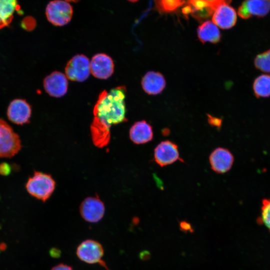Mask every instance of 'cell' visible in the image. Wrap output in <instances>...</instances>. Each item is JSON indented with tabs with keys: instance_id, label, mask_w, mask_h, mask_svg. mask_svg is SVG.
<instances>
[{
	"instance_id": "cell-22",
	"label": "cell",
	"mask_w": 270,
	"mask_h": 270,
	"mask_svg": "<svg viewBox=\"0 0 270 270\" xmlns=\"http://www.w3.org/2000/svg\"><path fill=\"white\" fill-rule=\"evenodd\" d=\"M260 219L270 232V198L262 200Z\"/></svg>"
},
{
	"instance_id": "cell-21",
	"label": "cell",
	"mask_w": 270,
	"mask_h": 270,
	"mask_svg": "<svg viewBox=\"0 0 270 270\" xmlns=\"http://www.w3.org/2000/svg\"><path fill=\"white\" fill-rule=\"evenodd\" d=\"M254 64L258 70L270 73V49L258 54L254 60Z\"/></svg>"
},
{
	"instance_id": "cell-2",
	"label": "cell",
	"mask_w": 270,
	"mask_h": 270,
	"mask_svg": "<svg viewBox=\"0 0 270 270\" xmlns=\"http://www.w3.org/2000/svg\"><path fill=\"white\" fill-rule=\"evenodd\" d=\"M55 187L56 182L50 174L36 171L26 185L30 194L44 202L51 196Z\"/></svg>"
},
{
	"instance_id": "cell-15",
	"label": "cell",
	"mask_w": 270,
	"mask_h": 270,
	"mask_svg": "<svg viewBox=\"0 0 270 270\" xmlns=\"http://www.w3.org/2000/svg\"><path fill=\"white\" fill-rule=\"evenodd\" d=\"M141 84L146 93L156 95L163 91L166 86V81L161 73L149 71L142 78Z\"/></svg>"
},
{
	"instance_id": "cell-16",
	"label": "cell",
	"mask_w": 270,
	"mask_h": 270,
	"mask_svg": "<svg viewBox=\"0 0 270 270\" xmlns=\"http://www.w3.org/2000/svg\"><path fill=\"white\" fill-rule=\"evenodd\" d=\"M153 136L152 126L144 120L136 122L130 130V140L134 143L138 144L151 141Z\"/></svg>"
},
{
	"instance_id": "cell-8",
	"label": "cell",
	"mask_w": 270,
	"mask_h": 270,
	"mask_svg": "<svg viewBox=\"0 0 270 270\" xmlns=\"http://www.w3.org/2000/svg\"><path fill=\"white\" fill-rule=\"evenodd\" d=\"M80 214L86 221L96 223L103 218L105 207L103 202L97 197H88L82 202L80 208Z\"/></svg>"
},
{
	"instance_id": "cell-12",
	"label": "cell",
	"mask_w": 270,
	"mask_h": 270,
	"mask_svg": "<svg viewBox=\"0 0 270 270\" xmlns=\"http://www.w3.org/2000/svg\"><path fill=\"white\" fill-rule=\"evenodd\" d=\"M114 64L112 58L105 54L94 55L90 62L92 74L100 79H107L114 72Z\"/></svg>"
},
{
	"instance_id": "cell-7",
	"label": "cell",
	"mask_w": 270,
	"mask_h": 270,
	"mask_svg": "<svg viewBox=\"0 0 270 270\" xmlns=\"http://www.w3.org/2000/svg\"><path fill=\"white\" fill-rule=\"evenodd\" d=\"M154 160L160 166L171 164L180 160L178 146L169 140L160 142L154 150Z\"/></svg>"
},
{
	"instance_id": "cell-23",
	"label": "cell",
	"mask_w": 270,
	"mask_h": 270,
	"mask_svg": "<svg viewBox=\"0 0 270 270\" xmlns=\"http://www.w3.org/2000/svg\"><path fill=\"white\" fill-rule=\"evenodd\" d=\"M180 229L181 231L187 233V232H193L194 229L191 224L185 220L180 221L179 222Z\"/></svg>"
},
{
	"instance_id": "cell-14",
	"label": "cell",
	"mask_w": 270,
	"mask_h": 270,
	"mask_svg": "<svg viewBox=\"0 0 270 270\" xmlns=\"http://www.w3.org/2000/svg\"><path fill=\"white\" fill-rule=\"evenodd\" d=\"M270 10V0H246L238 10V14L242 18L252 16H264Z\"/></svg>"
},
{
	"instance_id": "cell-26",
	"label": "cell",
	"mask_w": 270,
	"mask_h": 270,
	"mask_svg": "<svg viewBox=\"0 0 270 270\" xmlns=\"http://www.w3.org/2000/svg\"><path fill=\"white\" fill-rule=\"evenodd\" d=\"M150 257V254L148 251H143L140 254V258L143 260H147Z\"/></svg>"
},
{
	"instance_id": "cell-18",
	"label": "cell",
	"mask_w": 270,
	"mask_h": 270,
	"mask_svg": "<svg viewBox=\"0 0 270 270\" xmlns=\"http://www.w3.org/2000/svg\"><path fill=\"white\" fill-rule=\"evenodd\" d=\"M18 7L17 0H0V30L11 23Z\"/></svg>"
},
{
	"instance_id": "cell-19",
	"label": "cell",
	"mask_w": 270,
	"mask_h": 270,
	"mask_svg": "<svg viewBox=\"0 0 270 270\" xmlns=\"http://www.w3.org/2000/svg\"><path fill=\"white\" fill-rule=\"evenodd\" d=\"M252 88L257 98L270 96V75L262 74L254 81Z\"/></svg>"
},
{
	"instance_id": "cell-29",
	"label": "cell",
	"mask_w": 270,
	"mask_h": 270,
	"mask_svg": "<svg viewBox=\"0 0 270 270\" xmlns=\"http://www.w3.org/2000/svg\"><path fill=\"white\" fill-rule=\"evenodd\" d=\"M128 0V1H130V2H137V1L138 0Z\"/></svg>"
},
{
	"instance_id": "cell-25",
	"label": "cell",
	"mask_w": 270,
	"mask_h": 270,
	"mask_svg": "<svg viewBox=\"0 0 270 270\" xmlns=\"http://www.w3.org/2000/svg\"><path fill=\"white\" fill-rule=\"evenodd\" d=\"M51 270H74L70 266L64 264H59L54 266Z\"/></svg>"
},
{
	"instance_id": "cell-9",
	"label": "cell",
	"mask_w": 270,
	"mask_h": 270,
	"mask_svg": "<svg viewBox=\"0 0 270 270\" xmlns=\"http://www.w3.org/2000/svg\"><path fill=\"white\" fill-rule=\"evenodd\" d=\"M209 162L212 170L218 174H224L232 168L234 157L228 150L218 147L211 152Z\"/></svg>"
},
{
	"instance_id": "cell-11",
	"label": "cell",
	"mask_w": 270,
	"mask_h": 270,
	"mask_svg": "<svg viewBox=\"0 0 270 270\" xmlns=\"http://www.w3.org/2000/svg\"><path fill=\"white\" fill-rule=\"evenodd\" d=\"M32 114L30 105L22 99H15L9 104L7 116L10 121L17 124L28 123Z\"/></svg>"
},
{
	"instance_id": "cell-13",
	"label": "cell",
	"mask_w": 270,
	"mask_h": 270,
	"mask_svg": "<svg viewBox=\"0 0 270 270\" xmlns=\"http://www.w3.org/2000/svg\"><path fill=\"white\" fill-rule=\"evenodd\" d=\"M212 15V22L222 29L232 28L236 22V13L228 4H224L218 6Z\"/></svg>"
},
{
	"instance_id": "cell-24",
	"label": "cell",
	"mask_w": 270,
	"mask_h": 270,
	"mask_svg": "<svg viewBox=\"0 0 270 270\" xmlns=\"http://www.w3.org/2000/svg\"><path fill=\"white\" fill-rule=\"evenodd\" d=\"M208 124L212 126L220 128L222 124V120L218 118L214 117L210 114H208Z\"/></svg>"
},
{
	"instance_id": "cell-20",
	"label": "cell",
	"mask_w": 270,
	"mask_h": 270,
	"mask_svg": "<svg viewBox=\"0 0 270 270\" xmlns=\"http://www.w3.org/2000/svg\"><path fill=\"white\" fill-rule=\"evenodd\" d=\"M199 6L206 18L212 15L216 9L224 4H230L231 0H198Z\"/></svg>"
},
{
	"instance_id": "cell-5",
	"label": "cell",
	"mask_w": 270,
	"mask_h": 270,
	"mask_svg": "<svg viewBox=\"0 0 270 270\" xmlns=\"http://www.w3.org/2000/svg\"><path fill=\"white\" fill-rule=\"evenodd\" d=\"M73 14L72 6L64 0L50 2L46 9L48 20L56 26H63L71 20Z\"/></svg>"
},
{
	"instance_id": "cell-1",
	"label": "cell",
	"mask_w": 270,
	"mask_h": 270,
	"mask_svg": "<svg viewBox=\"0 0 270 270\" xmlns=\"http://www.w3.org/2000/svg\"><path fill=\"white\" fill-rule=\"evenodd\" d=\"M126 88L118 86L109 92L103 90L93 110L94 119L90 126L92 142L98 148L108 144L110 128L126 120L124 99Z\"/></svg>"
},
{
	"instance_id": "cell-17",
	"label": "cell",
	"mask_w": 270,
	"mask_h": 270,
	"mask_svg": "<svg viewBox=\"0 0 270 270\" xmlns=\"http://www.w3.org/2000/svg\"><path fill=\"white\" fill-rule=\"evenodd\" d=\"M197 34L198 39L202 44L207 42L216 44L221 38L220 32L218 26L210 20L202 22L198 26Z\"/></svg>"
},
{
	"instance_id": "cell-6",
	"label": "cell",
	"mask_w": 270,
	"mask_h": 270,
	"mask_svg": "<svg viewBox=\"0 0 270 270\" xmlns=\"http://www.w3.org/2000/svg\"><path fill=\"white\" fill-rule=\"evenodd\" d=\"M90 72V62L88 58L83 54H77L72 57L65 68L66 78L75 82L86 80Z\"/></svg>"
},
{
	"instance_id": "cell-28",
	"label": "cell",
	"mask_w": 270,
	"mask_h": 270,
	"mask_svg": "<svg viewBox=\"0 0 270 270\" xmlns=\"http://www.w3.org/2000/svg\"><path fill=\"white\" fill-rule=\"evenodd\" d=\"M66 0L67 2H78L80 0Z\"/></svg>"
},
{
	"instance_id": "cell-27",
	"label": "cell",
	"mask_w": 270,
	"mask_h": 270,
	"mask_svg": "<svg viewBox=\"0 0 270 270\" xmlns=\"http://www.w3.org/2000/svg\"><path fill=\"white\" fill-rule=\"evenodd\" d=\"M50 254H52V256L58 258L60 255V250L56 248H52L51 250Z\"/></svg>"
},
{
	"instance_id": "cell-4",
	"label": "cell",
	"mask_w": 270,
	"mask_h": 270,
	"mask_svg": "<svg viewBox=\"0 0 270 270\" xmlns=\"http://www.w3.org/2000/svg\"><path fill=\"white\" fill-rule=\"evenodd\" d=\"M78 258L82 262L88 264H99L106 270H109L104 262L102 260L104 249L97 240L86 239L80 244L76 250Z\"/></svg>"
},
{
	"instance_id": "cell-10",
	"label": "cell",
	"mask_w": 270,
	"mask_h": 270,
	"mask_svg": "<svg viewBox=\"0 0 270 270\" xmlns=\"http://www.w3.org/2000/svg\"><path fill=\"white\" fill-rule=\"evenodd\" d=\"M44 86L50 96L61 97L67 92L68 82L66 76L61 72L54 71L45 78Z\"/></svg>"
},
{
	"instance_id": "cell-3",
	"label": "cell",
	"mask_w": 270,
	"mask_h": 270,
	"mask_svg": "<svg viewBox=\"0 0 270 270\" xmlns=\"http://www.w3.org/2000/svg\"><path fill=\"white\" fill-rule=\"evenodd\" d=\"M21 148L18 135L6 122L0 118V158L13 157Z\"/></svg>"
}]
</instances>
